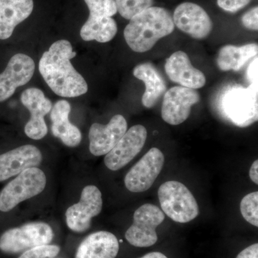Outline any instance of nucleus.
<instances>
[{
	"label": "nucleus",
	"instance_id": "9",
	"mask_svg": "<svg viewBox=\"0 0 258 258\" xmlns=\"http://www.w3.org/2000/svg\"><path fill=\"white\" fill-rule=\"evenodd\" d=\"M164 164V154L157 148H152L127 173L125 187L132 192L147 191L160 174Z\"/></svg>",
	"mask_w": 258,
	"mask_h": 258
},
{
	"label": "nucleus",
	"instance_id": "14",
	"mask_svg": "<svg viewBox=\"0 0 258 258\" xmlns=\"http://www.w3.org/2000/svg\"><path fill=\"white\" fill-rule=\"evenodd\" d=\"M35 64L30 56L18 53L11 57L0 74V102L8 100L17 88L27 84L35 73Z\"/></svg>",
	"mask_w": 258,
	"mask_h": 258
},
{
	"label": "nucleus",
	"instance_id": "26",
	"mask_svg": "<svg viewBox=\"0 0 258 258\" xmlns=\"http://www.w3.org/2000/svg\"><path fill=\"white\" fill-rule=\"evenodd\" d=\"M90 12V16L96 18H112L116 14L115 0H84Z\"/></svg>",
	"mask_w": 258,
	"mask_h": 258
},
{
	"label": "nucleus",
	"instance_id": "16",
	"mask_svg": "<svg viewBox=\"0 0 258 258\" xmlns=\"http://www.w3.org/2000/svg\"><path fill=\"white\" fill-rule=\"evenodd\" d=\"M165 71L171 81L182 87L196 90L206 84L205 74L194 67L189 56L183 51H177L166 59Z\"/></svg>",
	"mask_w": 258,
	"mask_h": 258
},
{
	"label": "nucleus",
	"instance_id": "6",
	"mask_svg": "<svg viewBox=\"0 0 258 258\" xmlns=\"http://www.w3.org/2000/svg\"><path fill=\"white\" fill-rule=\"evenodd\" d=\"M53 238V231L48 224L31 222L5 231L0 237V249L6 253H18L49 244Z\"/></svg>",
	"mask_w": 258,
	"mask_h": 258
},
{
	"label": "nucleus",
	"instance_id": "5",
	"mask_svg": "<svg viewBox=\"0 0 258 258\" xmlns=\"http://www.w3.org/2000/svg\"><path fill=\"white\" fill-rule=\"evenodd\" d=\"M45 173L37 167L22 171L0 194V211L7 212L23 201L37 196L46 186Z\"/></svg>",
	"mask_w": 258,
	"mask_h": 258
},
{
	"label": "nucleus",
	"instance_id": "32",
	"mask_svg": "<svg viewBox=\"0 0 258 258\" xmlns=\"http://www.w3.org/2000/svg\"><path fill=\"white\" fill-rule=\"evenodd\" d=\"M249 176L250 179L254 183L258 184V161L255 160L252 163L249 169Z\"/></svg>",
	"mask_w": 258,
	"mask_h": 258
},
{
	"label": "nucleus",
	"instance_id": "28",
	"mask_svg": "<svg viewBox=\"0 0 258 258\" xmlns=\"http://www.w3.org/2000/svg\"><path fill=\"white\" fill-rule=\"evenodd\" d=\"M250 2L251 0H217V3L225 11L235 13L247 6Z\"/></svg>",
	"mask_w": 258,
	"mask_h": 258
},
{
	"label": "nucleus",
	"instance_id": "11",
	"mask_svg": "<svg viewBox=\"0 0 258 258\" xmlns=\"http://www.w3.org/2000/svg\"><path fill=\"white\" fill-rule=\"evenodd\" d=\"M147 139V131L144 125H136L129 128L105 157L107 168L118 171L124 167L142 151Z\"/></svg>",
	"mask_w": 258,
	"mask_h": 258
},
{
	"label": "nucleus",
	"instance_id": "8",
	"mask_svg": "<svg viewBox=\"0 0 258 258\" xmlns=\"http://www.w3.org/2000/svg\"><path fill=\"white\" fill-rule=\"evenodd\" d=\"M103 200L101 191L94 185H88L81 192L79 203L70 207L66 212V223L75 232H86L91 220L101 213Z\"/></svg>",
	"mask_w": 258,
	"mask_h": 258
},
{
	"label": "nucleus",
	"instance_id": "20",
	"mask_svg": "<svg viewBox=\"0 0 258 258\" xmlns=\"http://www.w3.org/2000/svg\"><path fill=\"white\" fill-rule=\"evenodd\" d=\"M33 0H0V40L10 38L19 24L32 14Z\"/></svg>",
	"mask_w": 258,
	"mask_h": 258
},
{
	"label": "nucleus",
	"instance_id": "31",
	"mask_svg": "<svg viewBox=\"0 0 258 258\" xmlns=\"http://www.w3.org/2000/svg\"><path fill=\"white\" fill-rule=\"evenodd\" d=\"M247 76L251 83H257V57L249 66Z\"/></svg>",
	"mask_w": 258,
	"mask_h": 258
},
{
	"label": "nucleus",
	"instance_id": "24",
	"mask_svg": "<svg viewBox=\"0 0 258 258\" xmlns=\"http://www.w3.org/2000/svg\"><path fill=\"white\" fill-rule=\"evenodd\" d=\"M117 11L126 20H130L139 13L152 7L153 0H115Z\"/></svg>",
	"mask_w": 258,
	"mask_h": 258
},
{
	"label": "nucleus",
	"instance_id": "33",
	"mask_svg": "<svg viewBox=\"0 0 258 258\" xmlns=\"http://www.w3.org/2000/svg\"><path fill=\"white\" fill-rule=\"evenodd\" d=\"M140 258H168L165 254L159 252H149Z\"/></svg>",
	"mask_w": 258,
	"mask_h": 258
},
{
	"label": "nucleus",
	"instance_id": "21",
	"mask_svg": "<svg viewBox=\"0 0 258 258\" xmlns=\"http://www.w3.org/2000/svg\"><path fill=\"white\" fill-rule=\"evenodd\" d=\"M134 76L145 83L146 91L142 97V103L146 108H153L166 93L167 86L165 80L159 71L149 62L136 66Z\"/></svg>",
	"mask_w": 258,
	"mask_h": 258
},
{
	"label": "nucleus",
	"instance_id": "2",
	"mask_svg": "<svg viewBox=\"0 0 258 258\" xmlns=\"http://www.w3.org/2000/svg\"><path fill=\"white\" fill-rule=\"evenodd\" d=\"M174 27L172 17L167 10L151 7L131 19L123 35L132 50L145 52L160 39L172 33Z\"/></svg>",
	"mask_w": 258,
	"mask_h": 258
},
{
	"label": "nucleus",
	"instance_id": "7",
	"mask_svg": "<svg viewBox=\"0 0 258 258\" xmlns=\"http://www.w3.org/2000/svg\"><path fill=\"white\" fill-rule=\"evenodd\" d=\"M164 220L165 215L160 209L145 204L134 212L133 224L125 232V239L134 247H151L157 242V228Z\"/></svg>",
	"mask_w": 258,
	"mask_h": 258
},
{
	"label": "nucleus",
	"instance_id": "15",
	"mask_svg": "<svg viewBox=\"0 0 258 258\" xmlns=\"http://www.w3.org/2000/svg\"><path fill=\"white\" fill-rule=\"evenodd\" d=\"M126 120L115 115L106 125L95 123L89 131L90 152L96 157L106 155L127 132Z\"/></svg>",
	"mask_w": 258,
	"mask_h": 258
},
{
	"label": "nucleus",
	"instance_id": "3",
	"mask_svg": "<svg viewBox=\"0 0 258 258\" xmlns=\"http://www.w3.org/2000/svg\"><path fill=\"white\" fill-rule=\"evenodd\" d=\"M220 111L227 121L240 128L257 121V83L247 88L237 86L226 90L220 99Z\"/></svg>",
	"mask_w": 258,
	"mask_h": 258
},
{
	"label": "nucleus",
	"instance_id": "18",
	"mask_svg": "<svg viewBox=\"0 0 258 258\" xmlns=\"http://www.w3.org/2000/svg\"><path fill=\"white\" fill-rule=\"evenodd\" d=\"M71 111V106L69 101L60 100L56 102L51 109V130L52 135L60 139L64 145L76 147L81 144L82 134L77 126L70 122Z\"/></svg>",
	"mask_w": 258,
	"mask_h": 258
},
{
	"label": "nucleus",
	"instance_id": "10",
	"mask_svg": "<svg viewBox=\"0 0 258 258\" xmlns=\"http://www.w3.org/2000/svg\"><path fill=\"white\" fill-rule=\"evenodd\" d=\"M200 101V94L195 89L182 86L171 88L164 93L161 117L169 124H181L189 118L191 107Z\"/></svg>",
	"mask_w": 258,
	"mask_h": 258
},
{
	"label": "nucleus",
	"instance_id": "4",
	"mask_svg": "<svg viewBox=\"0 0 258 258\" xmlns=\"http://www.w3.org/2000/svg\"><path fill=\"white\" fill-rule=\"evenodd\" d=\"M158 197L163 212L174 222L187 223L200 213L196 199L179 181H169L161 184L158 190Z\"/></svg>",
	"mask_w": 258,
	"mask_h": 258
},
{
	"label": "nucleus",
	"instance_id": "22",
	"mask_svg": "<svg viewBox=\"0 0 258 258\" xmlns=\"http://www.w3.org/2000/svg\"><path fill=\"white\" fill-rule=\"evenodd\" d=\"M257 44H247L240 47L225 45L219 52L217 66L222 71H238L249 59L257 56Z\"/></svg>",
	"mask_w": 258,
	"mask_h": 258
},
{
	"label": "nucleus",
	"instance_id": "23",
	"mask_svg": "<svg viewBox=\"0 0 258 258\" xmlns=\"http://www.w3.org/2000/svg\"><path fill=\"white\" fill-rule=\"evenodd\" d=\"M118 31V27L112 18L88 17L81 29V37L85 41L108 42L113 40Z\"/></svg>",
	"mask_w": 258,
	"mask_h": 258
},
{
	"label": "nucleus",
	"instance_id": "27",
	"mask_svg": "<svg viewBox=\"0 0 258 258\" xmlns=\"http://www.w3.org/2000/svg\"><path fill=\"white\" fill-rule=\"evenodd\" d=\"M59 246L44 244L25 251L19 258H55L60 252Z\"/></svg>",
	"mask_w": 258,
	"mask_h": 258
},
{
	"label": "nucleus",
	"instance_id": "19",
	"mask_svg": "<svg viewBox=\"0 0 258 258\" xmlns=\"http://www.w3.org/2000/svg\"><path fill=\"white\" fill-rule=\"evenodd\" d=\"M119 242L113 234L98 231L88 235L80 244L76 258H115Z\"/></svg>",
	"mask_w": 258,
	"mask_h": 258
},
{
	"label": "nucleus",
	"instance_id": "12",
	"mask_svg": "<svg viewBox=\"0 0 258 258\" xmlns=\"http://www.w3.org/2000/svg\"><path fill=\"white\" fill-rule=\"evenodd\" d=\"M21 102L30 113V118L25 126V133L29 138L40 140L47 134L44 117L51 111L52 102L45 97L41 90L30 88L21 95Z\"/></svg>",
	"mask_w": 258,
	"mask_h": 258
},
{
	"label": "nucleus",
	"instance_id": "13",
	"mask_svg": "<svg viewBox=\"0 0 258 258\" xmlns=\"http://www.w3.org/2000/svg\"><path fill=\"white\" fill-rule=\"evenodd\" d=\"M174 25L197 40L206 38L211 33L213 24L207 12L191 3L179 5L174 11Z\"/></svg>",
	"mask_w": 258,
	"mask_h": 258
},
{
	"label": "nucleus",
	"instance_id": "17",
	"mask_svg": "<svg viewBox=\"0 0 258 258\" xmlns=\"http://www.w3.org/2000/svg\"><path fill=\"white\" fill-rule=\"evenodd\" d=\"M42 153L35 146L24 145L0 155V181L18 175L41 163Z\"/></svg>",
	"mask_w": 258,
	"mask_h": 258
},
{
	"label": "nucleus",
	"instance_id": "25",
	"mask_svg": "<svg viewBox=\"0 0 258 258\" xmlns=\"http://www.w3.org/2000/svg\"><path fill=\"white\" fill-rule=\"evenodd\" d=\"M240 212L244 220L254 227H258V192L249 193L242 198Z\"/></svg>",
	"mask_w": 258,
	"mask_h": 258
},
{
	"label": "nucleus",
	"instance_id": "1",
	"mask_svg": "<svg viewBox=\"0 0 258 258\" xmlns=\"http://www.w3.org/2000/svg\"><path fill=\"white\" fill-rule=\"evenodd\" d=\"M76 55L71 42L60 40L52 44L40 58V74L47 86L57 96L75 98L87 93L86 80L71 62V59Z\"/></svg>",
	"mask_w": 258,
	"mask_h": 258
},
{
	"label": "nucleus",
	"instance_id": "29",
	"mask_svg": "<svg viewBox=\"0 0 258 258\" xmlns=\"http://www.w3.org/2000/svg\"><path fill=\"white\" fill-rule=\"evenodd\" d=\"M242 25L251 30H258V8L254 7L244 13L242 18Z\"/></svg>",
	"mask_w": 258,
	"mask_h": 258
},
{
	"label": "nucleus",
	"instance_id": "30",
	"mask_svg": "<svg viewBox=\"0 0 258 258\" xmlns=\"http://www.w3.org/2000/svg\"><path fill=\"white\" fill-rule=\"evenodd\" d=\"M236 258H258V244L249 246L237 254Z\"/></svg>",
	"mask_w": 258,
	"mask_h": 258
}]
</instances>
